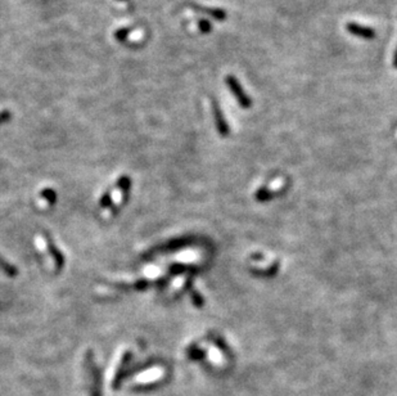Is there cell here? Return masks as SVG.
I'll use <instances>...</instances> for the list:
<instances>
[{"label": "cell", "mask_w": 397, "mask_h": 396, "mask_svg": "<svg viewBox=\"0 0 397 396\" xmlns=\"http://www.w3.org/2000/svg\"><path fill=\"white\" fill-rule=\"evenodd\" d=\"M35 243H36L37 249H40L41 254L46 256L48 263H50V266L53 269H58L62 265V256L59 255L57 250L54 247H52L49 243L46 242V240L43 236H36L35 237Z\"/></svg>", "instance_id": "obj_1"}, {"label": "cell", "mask_w": 397, "mask_h": 396, "mask_svg": "<svg viewBox=\"0 0 397 396\" xmlns=\"http://www.w3.org/2000/svg\"><path fill=\"white\" fill-rule=\"evenodd\" d=\"M225 81H226V85L229 86L230 92L234 94L237 101L239 102V105L243 106L244 108L250 107L251 106L250 98H248V96H247L246 92L243 90V88H242V85L239 84V81H238L234 76H231V75H229Z\"/></svg>", "instance_id": "obj_2"}, {"label": "cell", "mask_w": 397, "mask_h": 396, "mask_svg": "<svg viewBox=\"0 0 397 396\" xmlns=\"http://www.w3.org/2000/svg\"><path fill=\"white\" fill-rule=\"evenodd\" d=\"M212 106H213V114H215L216 124H217V126H219L220 132H226V124H225V120H224V117H222V114H221V111H220L219 106L216 105V102H213Z\"/></svg>", "instance_id": "obj_8"}, {"label": "cell", "mask_w": 397, "mask_h": 396, "mask_svg": "<svg viewBox=\"0 0 397 396\" xmlns=\"http://www.w3.org/2000/svg\"><path fill=\"white\" fill-rule=\"evenodd\" d=\"M204 12H207L211 17H213L215 19H219V21H222L226 17V13L221 9H204Z\"/></svg>", "instance_id": "obj_9"}, {"label": "cell", "mask_w": 397, "mask_h": 396, "mask_svg": "<svg viewBox=\"0 0 397 396\" xmlns=\"http://www.w3.org/2000/svg\"><path fill=\"white\" fill-rule=\"evenodd\" d=\"M129 187V183L125 185L121 184V187L116 188L113 192H112V206L113 207H117V206H120L121 203L123 202V196H125V189Z\"/></svg>", "instance_id": "obj_7"}, {"label": "cell", "mask_w": 397, "mask_h": 396, "mask_svg": "<svg viewBox=\"0 0 397 396\" xmlns=\"http://www.w3.org/2000/svg\"><path fill=\"white\" fill-rule=\"evenodd\" d=\"M162 373L163 371L161 368L149 369V371L144 372V373H142L140 376H138V377H136V382L140 385H144V384H149V382L157 381L158 378L162 377Z\"/></svg>", "instance_id": "obj_5"}, {"label": "cell", "mask_w": 397, "mask_h": 396, "mask_svg": "<svg viewBox=\"0 0 397 396\" xmlns=\"http://www.w3.org/2000/svg\"><path fill=\"white\" fill-rule=\"evenodd\" d=\"M199 28L200 31H203V32H209L211 31V25H209L208 21H199Z\"/></svg>", "instance_id": "obj_11"}, {"label": "cell", "mask_w": 397, "mask_h": 396, "mask_svg": "<svg viewBox=\"0 0 397 396\" xmlns=\"http://www.w3.org/2000/svg\"><path fill=\"white\" fill-rule=\"evenodd\" d=\"M394 65H395V67L397 68V50H396V53H395V59H394Z\"/></svg>", "instance_id": "obj_12"}, {"label": "cell", "mask_w": 397, "mask_h": 396, "mask_svg": "<svg viewBox=\"0 0 397 396\" xmlns=\"http://www.w3.org/2000/svg\"><path fill=\"white\" fill-rule=\"evenodd\" d=\"M87 369H88V375L90 377V386H92V396H100V390H99V375L98 371H97L96 366L92 360V355L87 356Z\"/></svg>", "instance_id": "obj_3"}, {"label": "cell", "mask_w": 397, "mask_h": 396, "mask_svg": "<svg viewBox=\"0 0 397 396\" xmlns=\"http://www.w3.org/2000/svg\"><path fill=\"white\" fill-rule=\"evenodd\" d=\"M347 31L350 34L355 35V36L357 37H363V39H374V37H376V32H374L373 28L357 25L355 22H350V23H347Z\"/></svg>", "instance_id": "obj_4"}, {"label": "cell", "mask_w": 397, "mask_h": 396, "mask_svg": "<svg viewBox=\"0 0 397 396\" xmlns=\"http://www.w3.org/2000/svg\"><path fill=\"white\" fill-rule=\"evenodd\" d=\"M127 356V353H122L120 356H118V359L116 360V366L113 367V369H112V386L116 387L117 386V382H118V377H120V373H121V369H122V366L123 363H125V359H126Z\"/></svg>", "instance_id": "obj_6"}, {"label": "cell", "mask_w": 397, "mask_h": 396, "mask_svg": "<svg viewBox=\"0 0 397 396\" xmlns=\"http://www.w3.org/2000/svg\"><path fill=\"white\" fill-rule=\"evenodd\" d=\"M0 266L3 267V270L5 271V273H8V274H14V269H13V267L10 266V265L5 264V263H4V261L1 260V259H0Z\"/></svg>", "instance_id": "obj_10"}]
</instances>
